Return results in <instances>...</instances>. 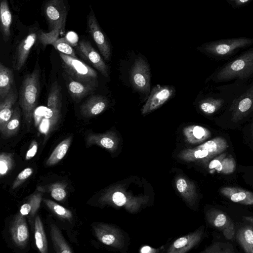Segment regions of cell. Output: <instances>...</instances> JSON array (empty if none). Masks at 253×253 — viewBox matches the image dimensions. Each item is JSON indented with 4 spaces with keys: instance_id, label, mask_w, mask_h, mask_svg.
Wrapping results in <instances>:
<instances>
[{
    "instance_id": "2e32d148",
    "label": "cell",
    "mask_w": 253,
    "mask_h": 253,
    "mask_svg": "<svg viewBox=\"0 0 253 253\" xmlns=\"http://www.w3.org/2000/svg\"><path fill=\"white\" fill-rule=\"evenodd\" d=\"M11 238L19 247H25L29 241V230L26 219L21 213L14 218L10 228Z\"/></svg>"
},
{
    "instance_id": "d4e9b609",
    "label": "cell",
    "mask_w": 253,
    "mask_h": 253,
    "mask_svg": "<svg viewBox=\"0 0 253 253\" xmlns=\"http://www.w3.org/2000/svg\"><path fill=\"white\" fill-rule=\"evenodd\" d=\"M63 75L69 94L75 101L80 100L96 88L74 80L64 72Z\"/></svg>"
},
{
    "instance_id": "603a6c76",
    "label": "cell",
    "mask_w": 253,
    "mask_h": 253,
    "mask_svg": "<svg viewBox=\"0 0 253 253\" xmlns=\"http://www.w3.org/2000/svg\"><path fill=\"white\" fill-rule=\"evenodd\" d=\"M183 134L187 142L196 144L202 143L211 136V131L199 125H189L183 129Z\"/></svg>"
},
{
    "instance_id": "f6af8a7d",
    "label": "cell",
    "mask_w": 253,
    "mask_h": 253,
    "mask_svg": "<svg viewBox=\"0 0 253 253\" xmlns=\"http://www.w3.org/2000/svg\"><path fill=\"white\" fill-rule=\"evenodd\" d=\"M241 129L244 135L250 138L253 143V120L245 125Z\"/></svg>"
},
{
    "instance_id": "b9f144b4",
    "label": "cell",
    "mask_w": 253,
    "mask_h": 253,
    "mask_svg": "<svg viewBox=\"0 0 253 253\" xmlns=\"http://www.w3.org/2000/svg\"><path fill=\"white\" fill-rule=\"evenodd\" d=\"M50 194L52 197L58 201L63 200L67 195L63 185L59 183H56L52 185Z\"/></svg>"
},
{
    "instance_id": "7bdbcfd3",
    "label": "cell",
    "mask_w": 253,
    "mask_h": 253,
    "mask_svg": "<svg viewBox=\"0 0 253 253\" xmlns=\"http://www.w3.org/2000/svg\"><path fill=\"white\" fill-rule=\"evenodd\" d=\"M62 39L71 46H77L79 41V37L76 33L73 31L68 32Z\"/></svg>"
},
{
    "instance_id": "1f68e13d",
    "label": "cell",
    "mask_w": 253,
    "mask_h": 253,
    "mask_svg": "<svg viewBox=\"0 0 253 253\" xmlns=\"http://www.w3.org/2000/svg\"><path fill=\"white\" fill-rule=\"evenodd\" d=\"M50 234L54 248L56 253H73V251L66 243L59 229L53 224L50 225Z\"/></svg>"
},
{
    "instance_id": "484cf974",
    "label": "cell",
    "mask_w": 253,
    "mask_h": 253,
    "mask_svg": "<svg viewBox=\"0 0 253 253\" xmlns=\"http://www.w3.org/2000/svg\"><path fill=\"white\" fill-rule=\"evenodd\" d=\"M17 98V92L12 90L0 103V131L11 118L14 111L13 108Z\"/></svg>"
},
{
    "instance_id": "74e56055",
    "label": "cell",
    "mask_w": 253,
    "mask_h": 253,
    "mask_svg": "<svg viewBox=\"0 0 253 253\" xmlns=\"http://www.w3.org/2000/svg\"><path fill=\"white\" fill-rule=\"evenodd\" d=\"M61 29L57 27L48 33L41 32L38 36L40 42L44 46L47 44H52L58 39Z\"/></svg>"
},
{
    "instance_id": "8992f818",
    "label": "cell",
    "mask_w": 253,
    "mask_h": 253,
    "mask_svg": "<svg viewBox=\"0 0 253 253\" xmlns=\"http://www.w3.org/2000/svg\"><path fill=\"white\" fill-rule=\"evenodd\" d=\"M62 67L64 72L74 80L85 85L97 87L98 81L97 72L84 62L60 52Z\"/></svg>"
},
{
    "instance_id": "f546056e",
    "label": "cell",
    "mask_w": 253,
    "mask_h": 253,
    "mask_svg": "<svg viewBox=\"0 0 253 253\" xmlns=\"http://www.w3.org/2000/svg\"><path fill=\"white\" fill-rule=\"evenodd\" d=\"M72 136L62 141L54 149L46 162V165L52 166L57 164L66 154L71 144Z\"/></svg>"
},
{
    "instance_id": "bcb514c9",
    "label": "cell",
    "mask_w": 253,
    "mask_h": 253,
    "mask_svg": "<svg viewBox=\"0 0 253 253\" xmlns=\"http://www.w3.org/2000/svg\"><path fill=\"white\" fill-rule=\"evenodd\" d=\"M234 8H241L248 4L252 0H225Z\"/></svg>"
},
{
    "instance_id": "7c38bea8",
    "label": "cell",
    "mask_w": 253,
    "mask_h": 253,
    "mask_svg": "<svg viewBox=\"0 0 253 253\" xmlns=\"http://www.w3.org/2000/svg\"><path fill=\"white\" fill-rule=\"evenodd\" d=\"M76 49L83 58L91 64L104 77H108V70L107 65L89 42L85 40H81L77 45Z\"/></svg>"
},
{
    "instance_id": "e575fe53",
    "label": "cell",
    "mask_w": 253,
    "mask_h": 253,
    "mask_svg": "<svg viewBox=\"0 0 253 253\" xmlns=\"http://www.w3.org/2000/svg\"><path fill=\"white\" fill-rule=\"evenodd\" d=\"M47 106L50 109L61 110V87L56 82H54L51 85L47 98Z\"/></svg>"
},
{
    "instance_id": "ab89813d",
    "label": "cell",
    "mask_w": 253,
    "mask_h": 253,
    "mask_svg": "<svg viewBox=\"0 0 253 253\" xmlns=\"http://www.w3.org/2000/svg\"><path fill=\"white\" fill-rule=\"evenodd\" d=\"M52 45L60 52L74 57H77L72 46L63 41L62 38L58 39Z\"/></svg>"
},
{
    "instance_id": "7a4b0ae2",
    "label": "cell",
    "mask_w": 253,
    "mask_h": 253,
    "mask_svg": "<svg viewBox=\"0 0 253 253\" xmlns=\"http://www.w3.org/2000/svg\"><path fill=\"white\" fill-rule=\"evenodd\" d=\"M219 83L232 81L247 83L253 79V46L219 67L209 78Z\"/></svg>"
},
{
    "instance_id": "44dd1931",
    "label": "cell",
    "mask_w": 253,
    "mask_h": 253,
    "mask_svg": "<svg viewBox=\"0 0 253 253\" xmlns=\"http://www.w3.org/2000/svg\"><path fill=\"white\" fill-rule=\"evenodd\" d=\"M208 168L213 172L217 171L224 174H231L236 169L235 159L231 155L227 156L226 153H222L212 159Z\"/></svg>"
},
{
    "instance_id": "d590c367",
    "label": "cell",
    "mask_w": 253,
    "mask_h": 253,
    "mask_svg": "<svg viewBox=\"0 0 253 253\" xmlns=\"http://www.w3.org/2000/svg\"><path fill=\"white\" fill-rule=\"evenodd\" d=\"M46 206L60 218L71 221L72 219V212L61 205L48 199H44Z\"/></svg>"
},
{
    "instance_id": "277c9868",
    "label": "cell",
    "mask_w": 253,
    "mask_h": 253,
    "mask_svg": "<svg viewBox=\"0 0 253 253\" xmlns=\"http://www.w3.org/2000/svg\"><path fill=\"white\" fill-rule=\"evenodd\" d=\"M227 140L222 136H216L193 148L180 152L178 157L186 162H200L208 167L210 162L228 148Z\"/></svg>"
},
{
    "instance_id": "ffe728a7",
    "label": "cell",
    "mask_w": 253,
    "mask_h": 253,
    "mask_svg": "<svg viewBox=\"0 0 253 253\" xmlns=\"http://www.w3.org/2000/svg\"><path fill=\"white\" fill-rule=\"evenodd\" d=\"M108 103L107 99L101 95H92L81 105V114L85 118L95 116L104 111Z\"/></svg>"
},
{
    "instance_id": "4fadbf2b",
    "label": "cell",
    "mask_w": 253,
    "mask_h": 253,
    "mask_svg": "<svg viewBox=\"0 0 253 253\" xmlns=\"http://www.w3.org/2000/svg\"><path fill=\"white\" fill-rule=\"evenodd\" d=\"M173 92L174 89L170 86H155L142 109V114L146 115L159 108L172 96Z\"/></svg>"
},
{
    "instance_id": "6da1fadb",
    "label": "cell",
    "mask_w": 253,
    "mask_h": 253,
    "mask_svg": "<svg viewBox=\"0 0 253 253\" xmlns=\"http://www.w3.org/2000/svg\"><path fill=\"white\" fill-rule=\"evenodd\" d=\"M253 120V79L242 85L232 100L214 121L225 129H241Z\"/></svg>"
},
{
    "instance_id": "9a60e30c",
    "label": "cell",
    "mask_w": 253,
    "mask_h": 253,
    "mask_svg": "<svg viewBox=\"0 0 253 253\" xmlns=\"http://www.w3.org/2000/svg\"><path fill=\"white\" fill-rule=\"evenodd\" d=\"M119 142V137L113 131H108L103 133H90L86 137V145H96L110 152H114L117 149Z\"/></svg>"
},
{
    "instance_id": "8fae6325",
    "label": "cell",
    "mask_w": 253,
    "mask_h": 253,
    "mask_svg": "<svg viewBox=\"0 0 253 253\" xmlns=\"http://www.w3.org/2000/svg\"><path fill=\"white\" fill-rule=\"evenodd\" d=\"M206 217L208 223L221 231L226 239L234 238V224L226 213L218 209H211L207 211Z\"/></svg>"
},
{
    "instance_id": "7dc6e473",
    "label": "cell",
    "mask_w": 253,
    "mask_h": 253,
    "mask_svg": "<svg viewBox=\"0 0 253 253\" xmlns=\"http://www.w3.org/2000/svg\"><path fill=\"white\" fill-rule=\"evenodd\" d=\"M140 252L141 253H156L157 252V250L155 249H152L148 246L143 247Z\"/></svg>"
},
{
    "instance_id": "7402d4cb",
    "label": "cell",
    "mask_w": 253,
    "mask_h": 253,
    "mask_svg": "<svg viewBox=\"0 0 253 253\" xmlns=\"http://www.w3.org/2000/svg\"><path fill=\"white\" fill-rule=\"evenodd\" d=\"M220 193L234 203L245 205H253V193L246 189L235 187H223Z\"/></svg>"
},
{
    "instance_id": "9c48e42d",
    "label": "cell",
    "mask_w": 253,
    "mask_h": 253,
    "mask_svg": "<svg viewBox=\"0 0 253 253\" xmlns=\"http://www.w3.org/2000/svg\"><path fill=\"white\" fill-rule=\"evenodd\" d=\"M94 234L103 244L121 249L124 246V237L121 232L113 226L99 223L92 225Z\"/></svg>"
},
{
    "instance_id": "60d3db41",
    "label": "cell",
    "mask_w": 253,
    "mask_h": 253,
    "mask_svg": "<svg viewBox=\"0 0 253 253\" xmlns=\"http://www.w3.org/2000/svg\"><path fill=\"white\" fill-rule=\"evenodd\" d=\"M33 169L31 168H27L21 171L13 181L12 189L13 190L21 185L33 173Z\"/></svg>"
},
{
    "instance_id": "4dcf8cb0",
    "label": "cell",
    "mask_w": 253,
    "mask_h": 253,
    "mask_svg": "<svg viewBox=\"0 0 253 253\" xmlns=\"http://www.w3.org/2000/svg\"><path fill=\"white\" fill-rule=\"evenodd\" d=\"M237 239L246 253H253V228L247 226L240 228L237 234Z\"/></svg>"
},
{
    "instance_id": "ba28073f",
    "label": "cell",
    "mask_w": 253,
    "mask_h": 253,
    "mask_svg": "<svg viewBox=\"0 0 253 253\" xmlns=\"http://www.w3.org/2000/svg\"><path fill=\"white\" fill-rule=\"evenodd\" d=\"M130 79L134 88L137 90L147 93L150 87V72L145 60L141 56L137 57L130 70Z\"/></svg>"
},
{
    "instance_id": "52a82bcc",
    "label": "cell",
    "mask_w": 253,
    "mask_h": 253,
    "mask_svg": "<svg viewBox=\"0 0 253 253\" xmlns=\"http://www.w3.org/2000/svg\"><path fill=\"white\" fill-rule=\"evenodd\" d=\"M99 201L102 204L124 207L131 212L137 211L146 203L144 197H134L117 187L107 190L101 196Z\"/></svg>"
},
{
    "instance_id": "836d02e7",
    "label": "cell",
    "mask_w": 253,
    "mask_h": 253,
    "mask_svg": "<svg viewBox=\"0 0 253 253\" xmlns=\"http://www.w3.org/2000/svg\"><path fill=\"white\" fill-rule=\"evenodd\" d=\"M41 201L42 195L40 193L33 195L26 203L21 206L20 213L24 216L34 215L40 208Z\"/></svg>"
},
{
    "instance_id": "cb8c5ba5",
    "label": "cell",
    "mask_w": 253,
    "mask_h": 253,
    "mask_svg": "<svg viewBox=\"0 0 253 253\" xmlns=\"http://www.w3.org/2000/svg\"><path fill=\"white\" fill-rule=\"evenodd\" d=\"M177 191L188 205L193 206L197 198L196 187L188 178L179 176L175 179Z\"/></svg>"
},
{
    "instance_id": "ee69618b",
    "label": "cell",
    "mask_w": 253,
    "mask_h": 253,
    "mask_svg": "<svg viewBox=\"0 0 253 253\" xmlns=\"http://www.w3.org/2000/svg\"><path fill=\"white\" fill-rule=\"evenodd\" d=\"M38 147V144L36 140L32 141L26 154V160H29L35 156L37 152Z\"/></svg>"
},
{
    "instance_id": "c3c4849f",
    "label": "cell",
    "mask_w": 253,
    "mask_h": 253,
    "mask_svg": "<svg viewBox=\"0 0 253 253\" xmlns=\"http://www.w3.org/2000/svg\"><path fill=\"white\" fill-rule=\"evenodd\" d=\"M243 218L245 220L253 224V216H243Z\"/></svg>"
},
{
    "instance_id": "8d00e7d4",
    "label": "cell",
    "mask_w": 253,
    "mask_h": 253,
    "mask_svg": "<svg viewBox=\"0 0 253 253\" xmlns=\"http://www.w3.org/2000/svg\"><path fill=\"white\" fill-rule=\"evenodd\" d=\"M233 245L230 243L215 242L204 251L202 253H233Z\"/></svg>"
},
{
    "instance_id": "d6986e66",
    "label": "cell",
    "mask_w": 253,
    "mask_h": 253,
    "mask_svg": "<svg viewBox=\"0 0 253 253\" xmlns=\"http://www.w3.org/2000/svg\"><path fill=\"white\" fill-rule=\"evenodd\" d=\"M36 34L30 33L18 46L13 63L15 70L19 71L25 65L30 51L36 42Z\"/></svg>"
},
{
    "instance_id": "5b68a950",
    "label": "cell",
    "mask_w": 253,
    "mask_h": 253,
    "mask_svg": "<svg viewBox=\"0 0 253 253\" xmlns=\"http://www.w3.org/2000/svg\"><path fill=\"white\" fill-rule=\"evenodd\" d=\"M253 45V38L239 37L206 42L197 48L217 60L226 59L240 50Z\"/></svg>"
},
{
    "instance_id": "e0dca14e",
    "label": "cell",
    "mask_w": 253,
    "mask_h": 253,
    "mask_svg": "<svg viewBox=\"0 0 253 253\" xmlns=\"http://www.w3.org/2000/svg\"><path fill=\"white\" fill-rule=\"evenodd\" d=\"M203 230L199 229L189 234L180 237L169 246L168 253H185L195 246L201 240Z\"/></svg>"
},
{
    "instance_id": "4316f807",
    "label": "cell",
    "mask_w": 253,
    "mask_h": 253,
    "mask_svg": "<svg viewBox=\"0 0 253 253\" xmlns=\"http://www.w3.org/2000/svg\"><path fill=\"white\" fill-rule=\"evenodd\" d=\"M13 72L11 69L0 63V97L1 100L13 90Z\"/></svg>"
},
{
    "instance_id": "f35d334b",
    "label": "cell",
    "mask_w": 253,
    "mask_h": 253,
    "mask_svg": "<svg viewBox=\"0 0 253 253\" xmlns=\"http://www.w3.org/2000/svg\"><path fill=\"white\" fill-rule=\"evenodd\" d=\"M13 165V154L6 152L1 153L0 155V177L6 174L11 169Z\"/></svg>"
},
{
    "instance_id": "f1b7e54d",
    "label": "cell",
    "mask_w": 253,
    "mask_h": 253,
    "mask_svg": "<svg viewBox=\"0 0 253 253\" xmlns=\"http://www.w3.org/2000/svg\"><path fill=\"white\" fill-rule=\"evenodd\" d=\"M21 110L18 106L14 108L11 118L7 122L3 129L0 131L3 138H7L14 135L20 126Z\"/></svg>"
},
{
    "instance_id": "83f0119b",
    "label": "cell",
    "mask_w": 253,
    "mask_h": 253,
    "mask_svg": "<svg viewBox=\"0 0 253 253\" xmlns=\"http://www.w3.org/2000/svg\"><path fill=\"white\" fill-rule=\"evenodd\" d=\"M0 30L3 38L7 41L10 36V28L12 23V15L6 0H2L0 7Z\"/></svg>"
},
{
    "instance_id": "5bb4252c",
    "label": "cell",
    "mask_w": 253,
    "mask_h": 253,
    "mask_svg": "<svg viewBox=\"0 0 253 253\" xmlns=\"http://www.w3.org/2000/svg\"><path fill=\"white\" fill-rule=\"evenodd\" d=\"M88 26L89 33L100 53L104 59L108 61L111 53V46L92 12H91L89 15Z\"/></svg>"
},
{
    "instance_id": "30bf717a",
    "label": "cell",
    "mask_w": 253,
    "mask_h": 253,
    "mask_svg": "<svg viewBox=\"0 0 253 253\" xmlns=\"http://www.w3.org/2000/svg\"><path fill=\"white\" fill-rule=\"evenodd\" d=\"M44 11L50 31L59 27L64 32L67 13L64 0H49Z\"/></svg>"
},
{
    "instance_id": "3957f363",
    "label": "cell",
    "mask_w": 253,
    "mask_h": 253,
    "mask_svg": "<svg viewBox=\"0 0 253 253\" xmlns=\"http://www.w3.org/2000/svg\"><path fill=\"white\" fill-rule=\"evenodd\" d=\"M40 93V71L36 66L23 79L19 94V103L27 129H29Z\"/></svg>"
},
{
    "instance_id": "d6a6232c",
    "label": "cell",
    "mask_w": 253,
    "mask_h": 253,
    "mask_svg": "<svg viewBox=\"0 0 253 253\" xmlns=\"http://www.w3.org/2000/svg\"><path fill=\"white\" fill-rule=\"evenodd\" d=\"M35 240L36 245L42 253L48 251L47 242L42 223L39 216H37L35 221Z\"/></svg>"
},
{
    "instance_id": "ac0fdd59",
    "label": "cell",
    "mask_w": 253,
    "mask_h": 253,
    "mask_svg": "<svg viewBox=\"0 0 253 253\" xmlns=\"http://www.w3.org/2000/svg\"><path fill=\"white\" fill-rule=\"evenodd\" d=\"M60 117L61 110L45 107L43 113H40V121L35 126H38L40 132L47 136L55 128Z\"/></svg>"
}]
</instances>
